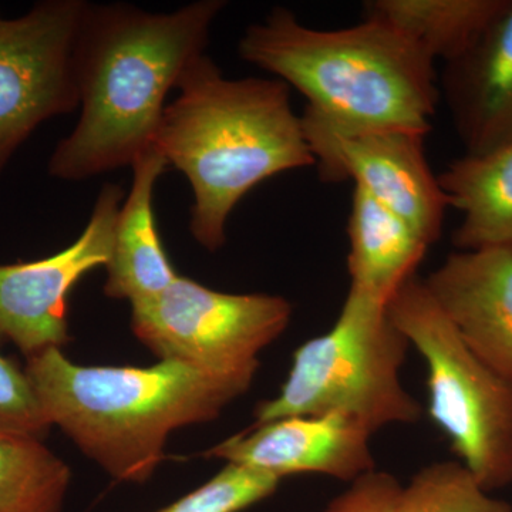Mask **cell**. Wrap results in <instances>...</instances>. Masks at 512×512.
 <instances>
[{
  "mask_svg": "<svg viewBox=\"0 0 512 512\" xmlns=\"http://www.w3.org/2000/svg\"><path fill=\"white\" fill-rule=\"evenodd\" d=\"M458 461H439L421 468L400 495L399 512H512Z\"/></svg>",
  "mask_w": 512,
  "mask_h": 512,
  "instance_id": "19",
  "label": "cell"
},
{
  "mask_svg": "<svg viewBox=\"0 0 512 512\" xmlns=\"http://www.w3.org/2000/svg\"><path fill=\"white\" fill-rule=\"evenodd\" d=\"M387 311L426 360L429 416L485 490L512 484V379L471 352L416 275Z\"/></svg>",
  "mask_w": 512,
  "mask_h": 512,
  "instance_id": "6",
  "label": "cell"
},
{
  "mask_svg": "<svg viewBox=\"0 0 512 512\" xmlns=\"http://www.w3.org/2000/svg\"><path fill=\"white\" fill-rule=\"evenodd\" d=\"M507 0H372L365 16L392 23L436 62L456 59L473 45Z\"/></svg>",
  "mask_w": 512,
  "mask_h": 512,
  "instance_id": "17",
  "label": "cell"
},
{
  "mask_svg": "<svg viewBox=\"0 0 512 512\" xmlns=\"http://www.w3.org/2000/svg\"><path fill=\"white\" fill-rule=\"evenodd\" d=\"M123 201L120 185L104 184L72 245L36 261L0 265V343H13L29 359L70 342V292L84 275L109 264Z\"/></svg>",
  "mask_w": 512,
  "mask_h": 512,
  "instance_id": "10",
  "label": "cell"
},
{
  "mask_svg": "<svg viewBox=\"0 0 512 512\" xmlns=\"http://www.w3.org/2000/svg\"><path fill=\"white\" fill-rule=\"evenodd\" d=\"M372 433L339 413L254 424L205 453L276 478L319 474L352 483L376 470Z\"/></svg>",
  "mask_w": 512,
  "mask_h": 512,
  "instance_id": "11",
  "label": "cell"
},
{
  "mask_svg": "<svg viewBox=\"0 0 512 512\" xmlns=\"http://www.w3.org/2000/svg\"><path fill=\"white\" fill-rule=\"evenodd\" d=\"M409 348L386 303L350 288L332 329L295 350L281 392L256 406L255 424L339 413L373 434L416 423L423 409L400 379Z\"/></svg>",
  "mask_w": 512,
  "mask_h": 512,
  "instance_id": "5",
  "label": "cell"
},
{
  "mask_svg": "<svg viewBox=\"0 0 512 512\" xmlns=\"http://www.w3.org/2000/svg\"><path fill=\"white\" fill-rule=\"evenodd\" d=\"M466 154L512 143V0L456 59L440 80Z\"/></svg>",
  "mask_w": 512,
  "mask_h": 512,
  "instance_id": "13",
  "label": "cell"
},
{
  "mask_svg": "<svg viewBox=\"0 0 512 512\" xmlns=\"http://www.w3.org/2000/svg\"><path fill=\"white\" fill-rule=\"evenodd\" d=\"M292 305L268 293L214 291L185 276L131 303V328L160 360L217 373L256 372L258 355L288 328Z\"/></svg>",
  "mask_w": 512,
  "mask_h": 512,
  "instance_id": "7",
  "label": "cell"
},
{
  "mask_svg": "<svg viewBox=\"0 0 512 512\" xmlns=\"http://www.w3.org/2000/svg\"><path fill=\"white\" fill-rule=\"evenodd\" d=\"M322 180H352L412 225L429 244L443 231L448 201L430 170L424 134L396 128H345L301 116Z\"/></svg>",
  "mask_w": 512,
  "mask_h": 512,
  "instance_id": "9",
  "label": "cell"
},
{
  "mask_svg": "<svg viewBox=\"0 0 512 512\" xmlns=\"http://www.w3.org/2000/svg\"><path fill=\"white\" fill-rule=\"evenodd\" d=\"M50 427L25 369L0 355V433L43 440Z\"/></svg>",
  "mask_w": 512,
  "mask_h": 512,
  "instance_id": "21",
  "label": "cell"
},
{
  "mask_svg": "<svg viewBox=\"0 0 512 512\" xmlns=\"http://www.w3.org/2000/svg\"><path fill=\"white\" fill-rule=\"evenodd\" d=\"M437 178L448 207L461 212L451 237L458 251L512 248V143L464 154Z\"/></svg>",
  "mask_w": 512,
  "mask_h": 512,
  "instance_id": "16",
  "label": "cell"
},
{
  "mask_svg": "<svg viewBox=\"0 0 512 512\" xmlns=\"http://www.w3.org/2000/svg\"><path fill=\"white\" fill-rule=\"evenodd\" d=\"M165 106L154 148L190 183L192 238L215 252L232 211L256 185L315 165L291 87L278 79L232 80L211 57L185 69Z\"/></svg>",
  "mask_w": 512,
  "mask_h": 512,
  "instance_id": "2",
  "label": "cell"
},
{
  "mask_svg": "<svg viewBox=\"0 0 512 512\" xmlns=\"http://www.w3.org/2000/svg\"><path fill=\"white\" fill-rule=\"evenodd\" d=\"M89 3L45 0L0 18V174L45 121L80 104L77 46Z\"/></svg>",
  "mask_w": 512,
  "mask_h": 512,
  "instance_id": "8",
  "label": "cell"
},
{
  "mask_svg": "<svg viewBox=\"0 0 512 512\" xmlns=\"http://www.w3.org/2000/svg\"><path fill=\"white\" fill-rule=\"evenodd\" d=\"M227 3L198 0L174 12L89 3L77 46L80 117L49 160L57 180L83 181L131 167L154 147L165 100L205 55Z\"/></svg>",
  "mask_w": 512,
  "mask_h": 512,
  "instance_id": "1",
  "label": "cell"
},
{
  "mask_svg": "<svg viewBox=\"0 0 512 512\" xmlns=\"http://www.w3.org/2000/svg\"><path fill=\"white\" fill-rule=\"evenodd\" d=\"M402 488L393 474L372 470L352 481L323 512H399Z\"/></svg>",
  "mask_w": 512,
  "mask_h": 512,
  "instance_id": "22",
  "label": "cell"
},
{
  "mask_svg": "<svg viewBox=\"0 0 512 512\" xmlns=\"http://www.w3.org/2000/svg\"><path fill=\"white\" fill-rule=\"evenodd\" d=\"M238 53L305 97L306 113L345 128L426 136L440 100L434 60L392 23L315 29L285 8L245 29Z\"/></svg>",
  "mask_w": 512,
  "mask_h": 512,
  "instance_id": "4",
  "label": "cell"
},
{
  "mask_svg": "<svg viewBox=\"0 0 512 512\" xmlns=\"http://www.w3.org/2000/svg\"><path fill=\"white\" fill-rule=\"evenodd\" d=\"M423 282L471 352L512 379V248L454 252Z\"/></svg>",
  "mask_w": 512,
  "mask_h": 512,
  "instance_id": "12",
  "label": "cell"
},
{
  "mask_svg": "<svg viewBox=\"0 0 512 512\" xmlns=\"http://www.w3.org/2000/svg\"><path fill=\"white\" fill-rule=\"evenodd\" d=\"M350 288L389 303L416 275L430 244L403 218L355 187L348 221Z\"/></svg>",
  "mask_w": 512,
  "mask_h": 512,
  "instance_id": "15",
  "label": "cell"
},
{
  "mask_svg": "<svg viewBox=\"0 0 512 512\" xmlns=\"http://www.w3.org/2000/svg\"><path fill=\"white\" fill-rule=\"evenodd\" d=\"M279 478L227 464L197 490L157 512H242L275 493Z\"/></svg>",
  "mask_w": 512,
  "mask_h": 512,
  "instance_id": "20",
  "label": "cell"
},
{
  "mask_svg": "<svg viewBox=\"0 0 512 512\" xmlns=\"http://www.w3.org/2000/svg\"><path fill=\"white\" fill-rule=\"evenodd\" d=\"M167 167V161L154 147L131 165L133 181L117 215L106 266L104 293L109 298L127 299L130 303L143 301L163 292L177 279L161 241L153 207L154 190Z\"/></svg>",
  "mask_w": 512,
  "mask_h": 512,
  "instance_id": "14",
  "label": "cell"
},
{
  "mask_svg": "<svg viewBox=\"0 0 512 512\" xmlns=\"http://www.w3.org/2000/svg\"><path fill=\"white\" fill-rule=\"evenodd\" d=\"M72 470L43 441L0 433V512H60Z\"/></svg>",
  "mask_w": 512,
  "mask_h": 512,
  "instance_id": "18",
  "label": "cell"
},
{
  "mask_svg": "<svg viewBox=\"0 0 512 512\" xmlns=\"http://www.w3.org/2000/svg\"><path fill=\"white\" fill-rule=\"evenodd\" d=\"M50 426L119 481L146 483L174 430L215 420L256 372L217 373L160 360L151 367L80 366L62 349L25 367Z\"/></svg>",
  "mask_w": 512,
  "mask_h": 512,
  "instance_id": "3",
  "label": "cell"
}]
</instances>
